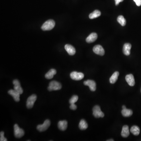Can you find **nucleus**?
Wrapping results in <instances>:
<instances>
[{
	"label": "nucleus",
	"instance_id": "obj_13",
	"mask_svg": "<svg viewBox=\"0 0 141 141\" xmlns=\"http://www.w3.org/2000/svg\"><path fill=\"white\" fill-rule=\"evenodd\" d=\"M65 49L70 55H73L76 53L74 47L70 44H66L65 46Z\"/></svg>",
	"mask_w": 141,
	"mask_h": 141
},
{
	"label": "nucleus",
	"instance_id": "obj_11",
	"mask_svg": "<svg viewBox=\"0 0 141 141\" xmlns=\"http://www.w3.org/2000/svg\"><path fill=\"white\" fill-rule=\"evenodd\" d=\"M8 93L13 97L14 100L16 102H19L20 101V94L14 89H11L8 91Z\"/></svg>",
	"mask_w": 141,
	"mask_h": 141
},
{
	"label": "nucleus",
	"instance_id": "obj_6",
	"mask_svg": "<svg viewBox=\"0 0 141 141\" xmlns=\"http://www.w3.org/2000/svg\"><path fill=\"white\" fill-rule=\"evenodd\" d=\"M37 98V96L35 94H32L29 97L26 102V107L27 108L31 109L33 106Z\"/></svg>",
	"mask_w": 141,
	"mask_h": 141
},
{
	"label": "nucleus",
	"instance_id": "obj_16",
	"mask_svg": "<svg viewBox=\"0 0 141 141\" xmlns=\"http://www.w3.org/2000/svg\"><path fill=\"white\" fill-rule=\"evenodd\" d=\"M58 126L60 130L65 131L68 127V122L66 120L60 121L58 123Z\"/></svg>",
	"mask_w": 141,
	"mask_h": 141
},
{
	"label": "nucleus",
	"instance_id": "obj_25",
	"mask_svg": "<svg viewBox=\"0 0 141 141\" xmlns=\"http://www.w3.org/2000/svg\"><path fill=\"white\" fill-rule=\"evenodd\" d=\"M78 96L76 95H74L72 96L71 98L70 99V104H72V103H75L77 102L78 100Z\"/></svg>",
	"mask_w": 141,
	"mask_h": 141
},
{
	"label": "nucleus",
	"instance_id": "obj_14",
	"mask_svg": "<svg viewBox=\"0 0 141 141\" xmlns=\"http://www.w3.org/2000/svg\"><path fill=\"white\" fill-rule=\"evenodd\" d=\"M97 38H98V35L96 33H91V34L89 35V36L87 38L86 41L88 43H91L96 41Z\"/></svg>",
	"mask_w": 141,
	"mask_h": 141
},
{
	"label": "nucleus",
	"instance_id": "obj_10",
	"mask_svg": "<svg viewBox=\"0 0 141 141\" xmlns=\"http://www.w3.org/2000/svg\"><path fill=\"white\" fill-rule=\"evenodd\" d=\"M84 84L85 86L89 87L90 90L94 91L96 89V83L92 80H88L84 82Z\"/></svg>",
	"mask_w": 141,
	"mask_h": 141
},
{
	"label": "nucleus",
	"instance_id": "obj_21",
	"mask_svg": "<svg viewBox=\"0 0 141 141\" xmlns=\"http://www.w3.org/2000/svg\"><path fill=\"white\" fill-rule=\"evenodd\" d=\"M121 113L123 117H129L132 116L133 115V111L131 109H127V108L125 109H123L121 111Z\"/></svg>",
	"mask_w": 141,
	"mask_h": 141
},
{
	"label": "nucleus",
	"instance_id": "obj_15",
	"mask_svg": "<svg viewBox=\"0 0 141 141\" xmlns=\"http://www.w3.org/2000/svg\"><path fill=\"white\" fill-rule=\"evenodd\" d=\"M131 45L129 43H125L123 46V51L124 55L126 56H129L131 53Z\"/></svg>",
	"mask_w": 141,
	"mask_h": 141
},
{
	"label": "nucleus",
	"instance_id": "obj_27",
	"mask_svg": "<svg viewBox=\"0 0 141 141\" xmlns=\"http://www.w3.org/2000/svg\"><path fill=\"white\" fill-rule=\"evenodd\" d=\"M70 108L71 110H75L77 108V106L74 104V103H72V104H70Z\"/></svg>",
	"mask_w": 141,
	"mask_h": 141
},
{
	"label": "nucleus",
	"instance_id": "obj_32",
	"mask_svg": "<svg viewBox=\"0 0 141 141\" xmlns=\"http://www.w3.org/2000/svg\"></svg>",
	"mask_w": 141,
	"mask_h": 141
},
{
	"label": "nucleus",
	"instance_id": "obj_20",
	"mask_svg": "<svg viewBox=\"0 0 141 141\" xmlns=\"http://www.w3.org/2000/svg\"><path fill=\"white\" fill-rule=\"evenodd\" d=\"M131 133L133 134L134 135L138 136L139 135L140 133V129L138 126H132L131 128Z\"/></svg>",
	"mask_w": 141,
	"mask_h": 141
},
{
	"label": "nucleus",
	"instance_id": "obj_29",
	"mask_svg": "<svg viewBox=\"0 0 141 141\" xmlns=\"http://www.w3.org/2000/svg\"><path fill=\"white\" fill-rule=\"evenodd\" d=\"M115 0V4L116 6H117L120 2H123L124 0Z\"/></svg>",
	"mask_w": 141,
	"mask_h": 141
},
{
	"label": "nucleus",
	"instance_id": "obj_17",
	"mask_svg": "<svg viewBox=\"0 0 141 141\" xmlns=\"http://www.w3.org/2000/svg\"><path fill=\"white\" fill-rule=\"evenodd\" d=\"M129 130L127 125H124L123 127L121 132V136L123 138H127L129 135Z\"/></svg>",
	"mask_w": 141,
	"mask_h": 141
},
{
	"label": "nucleus",
	"instance_id": "obj_4",
	"mask_svg": "<svg viewBox=\"0 0 141 141\" xmlns=\"http://www.w3.org/2000/svg\"><path fill=\"white\" fill-rule=\"evenodd\" d=\"M93 115L94 117L96 118H103L104 117V114L101 111L100 108L98 105H96L93 107Z\"/></svg>",
	"mask_w": 141,
	"mask_h": 141
},
{
	"label": "nucleus",
	"instance_id": "obj_12",
	"mask_svg": "<svg viewBox=\"0 0 141 141\" xmlns=\"http://www.w3.org/2000/svg\"><path fill=\"white\" fill-rule=\"evenodd\" d=\"M125 80L128 84L131 86H133L135 85V78L132 74H127L125 76Z\"/></svg>",
	"mask_w": 141,
	"mask_h": 141
},
{
	"label": "nucleus",
	"instance_id": "obj_2",
	"mask_svg": "<svg viewBox=\"0 0 141 141\" xmlns=\"http://www.w3.org/2000/svg\"><path fill=\"white\" fill-rule=\"evenodd\" d=\"M62 85L59 82L56 81H51L49 84L48 90L49 91L59 90L62 88Z\"/></svg>",
	"mask_w": 141,
	"mask_h": 141
},
{
	"label": "nucleus",
	"instance_id": "obj_31",
	"mask_svg": "<svg viewBox=\"0 0 141 141\" xmlns=\"http://www.w3.org/2000/svg\"><path fill=\"white\" fill-rule=\"evenodd\" d=\"M114 141V140H112V139L111 140H111H107V141Z\"/></svg>",
	"mask_w": 141,
	"mask_h": 141
},
{
	"label": "nucleus",
	"instance_id": "obj_7",
	"mask_svg": "<svg viewBox=\"0 0 141 141\" xmlns=\"http://www.w3.org/2000/svg\"><path fill=\"white\" fill-rule=\"evenodd\" d=\"M84 74L82 72L73 71L70 74V77L72 79L75 80H80L84 78Z\"/></svg>",
	"mask_w": 141,
	"mask_h": 141
},
{
	"label": "nucleus",
	"instance_id": "obj_3",
	"mask_svg": "<svg viewBox=\"0 0 141 141\" xmlns=\"http://www.w3.org/2000/svg\"><path fill=\"white\" fill-rule=\"evenodd\" d=\"M14 136L17 138H21L24 135V131L23 129L20 128L17 124L14 126Z\"/></svg>",
	"mask_w": 141,
	"mask_h": 141
},
{
	"label": "nucleus",
	"instance_id": "obj_26",
	"mask_svg": "<svg viewBox=\"0 0 141 141\" xmlns=\"http://www.w3.org/2000/svg\"><path fill=\"white\" fill-rule=\"evenodd\" d=\"M4 132L1 131L0 133V141H7V140L6 138L4 136Z\"/></svg>",
	"mask_w": 141,
	"mask_h": 141
},
{
	"label": "nucleus",
	"instance_id": "obj_8",
	"mask_svg": "<svg viewBox=\"0 0 141 141\" xmlns=\"http://www.w3.org/2000/svg\"><path fill=\"white\" fill-rule=\"evenodd\" d=\"M93 51L95 54L103 56L104 55V49L100 45H97L94 46L93 48Z\"/></svg>",
	"mask_w": 141,
	"mask_h": 141
},
{
	"label": "nucleus",
	"instance_id": "obj_1",
	"mask_svg": "<svg viewBox=\"0 0 141 141\" xmlns=\"http://www.w3.org/2000/svg\"><path fill=\"white\" fill-rule=\"evenodd\" d=\"M55 25V23L53 20H49L42 25L41 29L44 31L51 30L54 27Z\"/></svg>",
	"mask_w": 141,
	"mask_h": 141
},
{
	"label": "nucleus",
	"instance_id": "obj_22",
	"mask_svg": "<svg viewBox=\"0 0 141 141\" xmlns=\"http://www.w3.org/2000/svg\"><path fill=\"white\" fill-rule=\"evenodd\" d=\"M100 11L98 10H95L93 12L91 13L89 15V18L90 19H95L100 17L101 15Z\"/></svg>",
	"mask_w": 141,
	"mask_h": 141
},
{
	"label": "nucleus",
	"instance_id": "obj_23",
	"mask_svg": "<svg viewBox=\"0 0 141 141\" xmlns=\"http://www.w3.org/2000/svg\"><path fill=\"white\" fill-rule=\"evenodd\" d=\"M79 127L80 130H86L88 127V123L85 120L82 119L79 123Z\"/></svg>",
	"mask_w": 141,
	"mask_h": 141
},
{
	"label": "nucleus",
	"instance_id": "obj_28",
	"mask_svg": "<svg viewBox=\"0 0 141 141\" xmlns=\"http://www.w3.org/2000/svg\"><path fill=\"white\" fill-rule=\"evenodd\" d=\"M135 2L136 5L138 6H140L141 5V0H133Z\"/></svg>",
	"mask_w": 141,
	"mask_h": 141
},
{
	"label": "nucleus",
	"instance_id": "obj_18",
	"mask_svg": "<svg viewBox=\"0 0 141 141\" xmlns=\"http://www.w3.org/2000/svg\"><path fill=\"white\" fill-rule=\"evenodd\" d=\"M56 71L55 69H52L49 70L46 74L45 78L47 79H51L53 78L54 75L56 74Z\"/></svg>",
	"mask_w": 141,
	"mask_h": 141
},
{
	"label": "nucleus",
	"instance_id": "obj_9",
	"mask_svg": "<svg viewBox=\"0 0 141 141\" xmlns=\"http://www.w3.org/2000/svg\"><path fill=\"white\" fill-rule=\"evenodd\" d=\"M13 84L14 85V89L15 90L17 91L20 94H23V90L21 87L20 82L17 79L14 80L13 82Z\"/></svg>",
	"mask_w": 141,
	"mask_h": 141
},
{
	"label": "nucleus",
	"instance_id": "obj_5",
	"mask_svg": "<svg viewBox=\"0 0 141 141\" xmlns=\"http://www.w3.org/2000/svg\"><path fill=\"white\" fill-rule=\"evenodd\" d=\"M51 124V122L49 119H46L43 124L42 125H39L37 126V129L39 131L43 132L46 131L49 128Z\"/></svg>",
	"mask_w": 141,
	"mask_h": 141
},
{
	"label": "nucleus",
	"instance_id": "obj_24",
	"mask_svg": "<svg viewBox=\"0 0 141 141\" xmlns=\"http://www.w3.org/2000/svg\"><path fill=\"white\" fill-rule=\"evenodd\" d=\"M117 21L122 26H124L126 25V20L122 15H120L118 17Z\"/></svg>",
	"mask_w": 141,
	"mask_h": 141
},
{
	"label": "nucleus",
	"instance_id": "obj_19",
	"mask_svg": "<svg viewBox=\"0 0 141 141\" xmlns=\"http://www.w3.org/2000/svg\"><path fill=\"white\" fill-rule=\"evenodd\" d=\"M119 75V73L118 72H115L109 79L110 83L113 84L115 83L118 78Z\"/></svg>",
	"mask_w": 141,
	"mask_h": 141
},
{
	"label": "nucleus",
	"instance_id": "obj_30",
	"mask_svg": "<svg viewBox=\"0 0 141 141\" xmlns=\"http://www.w3.org/2000/svg\"><path fill=\"white\" fill-rule=\"evenodd\" d=\"M126 107H125V105H123V106H122V109H126Z\"/></svg>",
	"mask_w": 141,
	"mask_h": 141
}]
</instances>
